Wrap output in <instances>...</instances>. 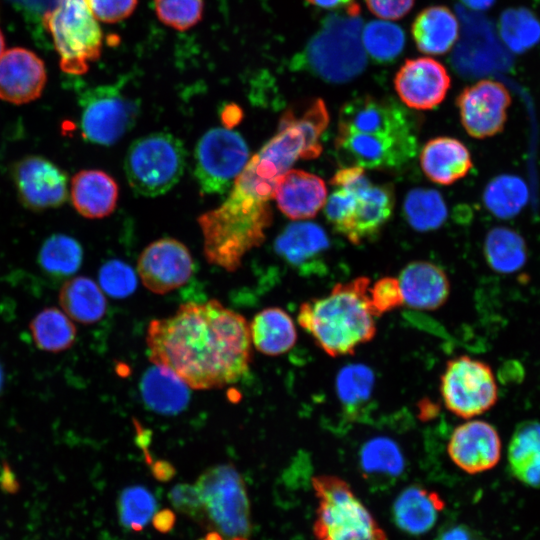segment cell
I'll return each instance as SVG.
<instances>
[{"instance_id": "obj_2", "label": "cell", "mask_w": 540, "mask_h": 540, "mask_svg": "<svg viewBox=\"0 0 540 540\" xmlns=\"http://www.w3.org/2000/svg\"><path fill=\"white\" fill-rule=\"evenodd\" d=\"M369 286L368 277H358L301 304L298 324L327 355H352L375 337L377 317L369 303Z\"/></svg>"}, {"instance_id": "obj_56", "label": "cell", "mask_w": 540, "mask_h": 540, "mask_svg": "<svg viewBox=\"0 0 540 540\" xmlns=\"http://www.w3.org/2000/svg\"><path fill=\"white\" fill-rule=\"evenodd\" d=\"M465 6L474 10H485L493 5L495 0H461Z\"/></svg>"}, {"instance_id": "obj_46", "label": "cell", "mask_w": 540, "mask_h": 540, "mask_svg": "<svg viewBox=\"0 0 540 540\" xmlns=\"http://www.w3.org/2000/svg\"><path fill=\"white\" fill-rule=\"evenodd\" d=\"M368 298L376 317L404 304L399 281L394 277H383L369 286Z\"/></svg>"}, {"instance_id": "obj_13", "label": "cell", "mask_w": 540, "mask_h": 540, "mask_svg": "<svg viewBox=\"0 0 540 540\" xmlns=\"http://www.w3.org/2000/svg\"><path fill=\"white\" fill-rule=\"evenodd\" d=\"M80 106L82 135L95 144H114L136 120V103L112 86L87 90L80 98Z\"/></svg>"}, {"instance_id": "obj_22", "label": "cell", "mask_w": 540, "mask_h": 540, "mask_svg": "<svg viewBox=\"0 0 540 540\" xmlns=\"http://www.w3.org/2000/svg\"><path fill=\"white\" fill-rule=\"evenodd\" d=\"M273 198L288 218L309 219L325 205L327 188L320 177L303 170L290 169L277 180Z\"/></svg>"}, {"instance_id": "obj_42", "label": "cell", "mask_w": 540, "mask_h": 540, "mask_svg": "<svg viewBox=\"0 0 540 540\" xmlns=\"http://www.w3.org/2000/svg\"><path fill=\"white\" fill-rule=\"evenodd\" d=\"M373 371L363 364L343 367L336 378V391L345 406H356L367 401L374 386Z\"/></svg>"}, {"instance_id": "obj_9", "label": "cell", "mask_w": 540, "mask_h": 540, "mask_svg": "<svg viewBox=\"0 0 540 540\" xmlns=\"http://www.w3.org/2000/svg\"><path fill=\"white\" fill-rule=\"evenodd\" d=\"M186 151L177 137L156 132L136 139L129 147L124 169L129 185L139 195L168 192L182 177Z\"/></svg>"}, {"instance_id": "obj_57", "label": "cell", "mask_w": 540, "mask_h": 540, "mask_svg": "<svg viewBox=\"0 0 540 540\" xmlns=\"http://www.w3.org/2000/svg\"><path fill=\"white\" fill-rule=\"evenodd\" d=\"M200 540H248L246 537H233V538H224L219 533L215 531H210L203 539Z\"/></svg>"}, {"instance_id": "obj_34", "label": "cell", "mask_w": 540, "mask_h": 540, "mask_svg": "<svg viewBox=\"0 0 540 540\" xmlns=\"http://www.w3.org/2000/svg\"><path fill=\"white\" fill-rule=\"evenodd\" d=\"M484 255L494 271L514 273L526 263L527 246L516 231L507 227H495L486 235Z\"/></svg>"}, {"instance_id": "obj_37", "label": "cell", "mask_w": 540, "mask_h": 540, "mask_svg": "<svg viewBox=\"0 0 540 540\" xmlns=\"http://www.w3.org/2000/svg\"><path fill=\"white\" fill-rule=\"evenodd\" d=\"M403 211L409 225L419 232L439 228L448 216L441 194L429 188H415L408 192Z\"/></svg>"}, {"instance_id": "obj_39", "label": "cell", "mask_w": 540, "mask_h": 540, "mask_svg": "<svg viewBox=\"0 0 540 540\" xmlns=\"http://www.w3.org/2000/svg\"><path fill=\"white\" fill-rule=\"evenodd\" d=\"M499 32L505 44L520 53L540 41V22L526 8H510L501 14Z\"/></svg>"}, {"instance_id": "obj_7", "label": "cell", "mask_w": 540, "mask_h": 540, "mask_svg": "<svg viewBox=\"0 0 540 540\" xmlns=\"http://www.w3.org/2000/svg\"><path fill=\"white\" fill-rule=\"evenodd\" d=\"M202 524L224 538L246 537L251 530L250 503L245 483L231 464L205 470L195 482Z\"/></svg>"}, {"instance_id": "obj_33", "label": "cell", "mask_w": 540, "mask_h": 540, "mask_svg": "<svg viewBox=\"0 0 540 540\" xmlns=\"http://www.w3.org/2000/svg\"><path fill=\"white\" fill-rule=\"evenodd\" d=\"M29 329L34 344L45 352L65 351L76 339V327L72 319L56 307H47L36 314Z\"/></svg>"}, {"instance_id": "obj_41", "label": "cell", "mask_w": 540, "mask_h": 540, "mask_svg": "<svg viewBox=\"0 0 540 540\" xmlns=\"http://www.w3.org/2000/svg\"><path fill=\"white\" fill-rule=\"evenodd\" d=\"M362 469L369 474L397 476L404 469V458L398 445L386 437L366 442L360 452Z\"/></svg>"}, {"instance_id": "obj_24", "label": "cell", "mask_w": 540, "mask_h": 540, "mask_svg": "<svg viewBox=\"0 0 540 540\" xmlns=\"http://www.w3.org/2000/svg\"><path fill=\"white\" fill-rule=\"evenodd\" d=\"M69 193L71 203L80 215L89 219H100L114 211L118 186L106 172L86 169L72 177Z\"/></svg>"}, {"instance_id": "obj_10", "label": "cell", "mask_w": 540, "mask_h": 540, "mask_svg": "<svg viewBox=\"0 0 540 540\" xmlns=\"http://www.w3.org/2000/svg\"><path fill=\"white\" fill-rule=\"evenodd\" d=\"M440 392L445 407L464 419L485 413L498 399V386L491 367L467 355L446 362Z\"/></svg>"}, {"instance_id": "obj_17", "label": "cell", "mask_w": 540, "mask_h": 540, "mask_svg": "<svg viewBox=\"0 0 540 540\" xmlns=\"http://www.w3.org/2000/svg\"><path fill=\"white\" fill-rule=\"evenodd\" d=\"M335 147L351 166L393 169L406 163L416 152V135L378 136L339 132Z\"/></svg>"}, {"instance_id": "obj_50", "label": "cell", "mask_w": 540, "mask_h": 540, "mask_svg": "<svg viewBox=\"0 0 540 540\" xmlns=\"http://www.w3.org/2000/svg\"><path fill=\"white\" fill-rule=\"evenodd\" d=\"M60 0H9L26 19L34 23H41L44 17L51 12Z\"/></svg>"}, {"instance_id": "obj_3", "label": "cell", "mask_w": 540, "mask_h": 540, "mask_svg": "<svg viewBox=\"0 0 540 540\" xmlns=\"http://www.w3.org/2000/svg\"><path fill=\"white\" fill-rule=\"evenodd\" d=\"M232 188L217 208L198 217L207 261L229 272L237 270L243 257L265 240L272 222L268 203Z\"/></svg>"}, {"instance_id": "obj_58", "label": "cell", "mask_w": 540, "mask_h": 540, "mask_svg": "<svg viewBox=\"0 0 540 540\" xmlns=\"http://www.w3.org/2000/svg\"><path fill=\"white\" fill-rule=\"evenodd\" d=\"M4 48H5L4 36L2 34V31L0 30V56L5 51Z\"/></svg>"}, {"instance_id": "obj_43", "label": "cell", "mask_w": 540, "mask_h": 540, "mask_svg": "<svg viewBox=\"0 0 540 540\" xmlns=\"http://www.w3.org/2000/svg\"><path fill=\"white\" fill-rule=\"evenodd\" d=\"M158 19L173 29L184 31L202 18L203 0H153Z\"/></svg>"}, {"instance_id": "obj_47", "label": "cell", "mask_w": 540, "mask_h": 540, "mask_svg": "<svg viewBox=\"0 0 540 540\" xmlns=\"http://www.w3.org/2000/svg\"><path fill=\"white\" fill-rule=\"evenodd\" d=\"M94 17L104 23H116L129 17L138 0H87Z\"/></svg>"}, {"instance_id": "obj_31", "label": "cell", "mask_w": 540, "mask_h": 540, "mask_svg": "<svg viewBox=\"0 0 540 540\" xmlns=\"http://www.w3.org/2000/svg\"><path fill=\"white\" fill-rule=\"evenodd\" d=\"M140 389L145 404L164 415L179 413L189 401L187 384L172 371L158 365L145 372Z\"/></svg>"}, {"instance_id": "obj_32", "label": "cell", "mask_w": 540, "mask_h": 540, "mask_svg": "<svg viewBox=\"0 0 540 540\" xmlns=\"http://www.w3.org/2000/svg\"><path fill=\"white\" fill-rule=\"evenodd\" d=\"M59 303L72 320L82 324L100 321L107 309L102 289L91 278L85 276L73 277L62 285Z\"/></svg>"}, {"instance_id": "obj_54", "label": "cell", "mask_w": 540, "mask_h": 540, "mask_svg": "<svg viewBox=\"0 0 540 540\" xmlns=\"http://www.w3.org/2000/svg\"><path fill=\"white\" fill-rule=\"evenodd\" d=\"M154 525L160 531H167L172 528L174 524V515L170 511H162V513H156L153 517Z\"/></svg>"}, {"instance_id": "obj_21", "label": "cell", "mask_w": 540, "mask_h": 540, "mask_svg": "<svg viewBox=\"0 0 540 540\" xmlns=\"http://www.w3.org/2000/svg\"><path fill=\"white\" fill-rule=\"evenodd\" d=\"M47 81L44 62L36 53L22 47L5 50L0 56V98L12 104H25L42 94Z\"/></svg>"}, {"instance_id": "obj_52", "label": "cell", "mask_w": 540, "mask_h": 540, "mask_svg": "<svg viewBox=\"0 0 540 540\" xmlns=\"http://www.w3.org/2000/svg\"><path fill=\"white\" fill-rule=\"evenodd\" d=\"M419 418L423 421H428L433 419L439 413L438 404L434 403L430 399H422L418 403Z\"/></svg>"}, {"instance_id": "obj_30", "label": "cell", "mask_w": 540, "mask_h": 540, "mask_svg": "<svg viewBox=\"0 0 540 540\" xmlns=\"http://www.w3.org/2000/svg\"><path fill=\"white\" fill-rule=\"evenodd\" d=\"M251 343L269 356L288 352L297 341V330L291 316L282 308L269 307L257 313L249 325Z\"/></svg>"}, {"instance_id": "obj_12", "label": "cell", "mask_w": 540, "mask_h": 540, "mask_svg": "<svg viewBox=\"0 0 540 540\" xmlns=\"http://www.w3.org/2000/svg\"><path fill=\"white\" fill-rule=\"evenodd\" d=\"M330 183L355 193L354 211L344 236L355 245L376 237L393 212V187L390 184H373L364 168L359 166L339 169Z\"/></svg>"}, {"instance_id": "obj_16", "label": "cell", "mask_w": 540, "mask_h": 540, "mask_svg": "<svg viewBox=\"0 0 540 540\" xmlns=\"http://www.w3.org/2000/svg\"><path fill=\"white\" fill-rule=\"evenodd\" d=\"M511 95L504 84L480 80L464 88L457 98L461 123L473 138L484 139L503 131Z\"/></svg>"}, {"instance_id": "obj_51", "label": "cell", "mask_w": 540, "mask_h": 540, "mask_svg": "<svg viewBox=\"0 0 540 540\" xmlns=\"http://www.w3.org/2000/svg\"><path fill=\"white\" fill-rule=\"evenodd\" d=\"M310 5L322 9H343L348 11L358 5L355 0H306Z\"/></svg>"}, {"instance_id": "obj_8", "label": "cell", "mask_w": 540, "mask_h": 540, "mask_svg": "<svg viewBox=\"0 0 540 540\" xmlns=\"http://www.w3.org/2000/svg\"><path fill=\"white\" fill-rule=\"evenodd\" d=\"M52 37L63 72L81 75L102 50V32L87 0H60L42 21Z\"/></svg>"}, {"instance_id": "obj_27", "label": "cell", "mask_w": 540, "mask_h": 540, "mask_svg": "<svg viewBox=\"0 0 540 540\" xmlns=\"http://www.w3.org/2000/svg\"><path fill=\"white\" fill-rule=\"evenodd\" d=\"M328 248L325 230L312 222L292 223L275 240L277 254L303 271L318 264Z\"/></svg>"}, {"instance_id": "obj_36", "label": "cell", "mask_w": 540, "mask_h": 540, "mask_svg": "<svg viewBox=\"0 0 540 540\" xmlns=\"http://www.w3.org/2000/svg\"><path fill=\"white\" fill-rule=\"evenodd\" d=\"M83 249L80 243L65 234H53L42 244L38 264L48 275L63 278L73 275L80 268Z\"/></svg>"}, {"instance_id": "obj_6", "label": "cell", "mask_w": 540, "mask_h": 540, "mask_svg": "<svg viewBox=\"0 0 540 540\" xmlns=\"http://www.w3.org/2000/svg\"><path fill=\"white\" fill-rule=\"evenodd\" d=\"M317 499L315 540H388L369 509L351 486L335 475L311 479Z\"/></svg>"}, {"instance_id": "obj_19", "label": "cell", "mask_w": 540, "mask_h": 540, "mask_svg": "<svg viewBox=\"0 0 540 540\" xmlns=\"http://www.w3.org/2000/svg\"><path fill=\"white\" fill-rule=\"evenodd\" d=\"M502 443L497 429L483 420H468L450 435L447 453L451 461L468 474L494 468L501 458Z\"/></svg>"}, {"instance_id": "obj_40", "label": "cell", "mask_w": 540, "mask_h": 540, "mask_svg": "<svg viewBox=\"0 0 540 540\" xmlns=\"http://www.w3.org/2000/svg\"><path fill=\"white\" fill-rule=\"evenodd\" d=\"M156 508L154 495L142 486L125 488L118 499L120 523L131 531L142 530L153 519Z\"/></svg>"}, {"instance_id": "obj_23", "label": "cell", "mask_w": 540, "mask_h": 540, "mask_svg": "<svg viewBox=\"0 0 540 540\" xmlns=\"http://www.w3.org/2000/svg\"><path fill=\"white\" fill-rule=\"evenodd\" d=\"M404 304L432 311L440 308L450 294V283L445 272L437 265L415 261L406 265L398 278Z\"/></svg>"}, {"instance_id": "obj_14", "label": "cell", "mask_w": 540, "mask_h": 540, "mask_svg": "<svg viewBox=\"0 0 540 540\" xmlns=\"http://www.w3.org/2000/svg\"><path fill=\"white\" fill-rule=\"evenodd\" d=\"M20 203L31 211L60 207L68 198L67 173L53 161L40 155H27L10 170Z\"/></svg>"}, {"instance_id": "obj_25", "label": "cell", "mask_w": 540, "mask_h": 540, "mask_svg": "<svg viewBox=\"0 0 540 540\" xmlns=\"http://www.w3.org/2000/svg\"><path fill=\"white\" fill-rule=\"evenodd\" d=\"M445 505L438 492L414 485L406 487L397 496L392 515L399 529L418 536L434 527Z\"/></svg>"}, {"instance_id": "obj_55", "label": "cell", "mask_w": 540, "mask_h": 540, "mask_svg": "<svg viewBox=\"0 0 540 540\" xmlns=\"http://www.w3.org/2000/svg\"><path fill=\"white\" fill-rule=\"evenodd\" d=\"M440 540H473V539L465 529L455 527L450 530H447L442 535Z\"/></svg>"}, {"instance_id": "obj_5", "label": "cell", "mask_w": 540, "mask_h": 540, "mask_svg": "<svg viewBox=\"0 0 540 540\" xmlns=\"http://www.w3.org/2000/svg\"><path fill=\"white\" fill-rule=\"evenodd\" d=\"M361 33L359 5L328 16L307 43L300 64L327 82L345 83L356 78L366 66Z\"/></svg>"}, {"instance_id": "obj_38", "label": "cell", "mask_w": 540, "mask_h": 540, "mask_svg": "<svg viewBox=\"0 0 540 540\" xmlns=\"http://www.w3.org/2000/svg\"><path fill=\"white\" fill-rule=\"evenodd\" d=\"M364 50L377 62L387 63L397 58L405 45V34L400 26L385 20L370 21L362 29Z\"/></svg>"}, {"instance_id": "obj_15", "label": "cell", "mask_w": 540, "mask_h": 540, "mask_svg": "<svg viewBox=\"0 0 540 540\" xmlns=\"http://www.w3.org/2000/svg\"><path fill=\"white\" fill-rule=\"evenodd\" d=\"M339 132L378 136L414 135L410 113L395 99L371 95L357 96L340 109Z\"/></svg>"}, {"instance_id": "obj_20", "label": "cell", "mask_w": 540, "mask_h": 540, "mask_svg": "<svg viewBox=\"0 0 540 540\" xmlns=\"http://www.w3.org/2000/svg\"><path fill=\"white\" fill-rule=\"evenodd\" d=\"M451 84L446 68L430 57L407 59L394 77V87L409 108L429 110L445 98Z\"/></svg>"}, {"instance_id": "obj_48", "label": "cell", "mask_w": 540, "mask_h": 540, "mask_svg": "<svg viewBox=\"0 0 540 540\" xmlns=\"http://www.w3.org/2000/svg\"><path fill=\"white\" fill-rule=\"evenodd\" d=\"M174 508L202 524L201 503L195 484H177L169 492Z\"/></svg>"}, {"instance_id": "obj_11", "label": "cell", "mask_w": 540, "mask_h": 540, "mask_svg": "<svg viewBox=\"0 0 540 540\" xmlns=\"http://www.w3.org/2000/svg\"><path fill=\"white\" fill-rule=\"evenodd\" d=\"M194 175L202 193L223 194L249 161L243 137L226 127L208 130L198 141Z\"/></svg>"}, {"instance_id": "obj_53", "label": "cell", "mask_w": 540, "mask_h": 540, "mask_svg": "<svg viewBox=\"0 0 540 540\" xmlns=\"http://www.w3.org/2000/svg\"><path fill=\"white\" fill-rule=\"evenodd\" d=\"M241 110L236 105H228L222 113V119L226 128L236 125L241 119Z\"/></svg>"}, {"instance_id": "obj_4", "label": "cell", "mask_w": 540, "mask_h": 540, "mask_svg": "<svg viewBox=\"0 0 540 540\" xmlns=\"http://www.w3.org/2000/svg\"><path fill=\"white\" fill-rule=\"evenodd\" d=\"M329 123V113L320 98L306 105L301 114L286 111L278 132L249 159L245 170L276 185L277 180L299 159H315L322 152L320 137Z\"/></svg>"}, {"instance_id": "obj_28", "label": "cell", "mask_w": 540, "mask_h": 540, "mask_svg": "<svg viewBox=\"0 0 540 540\" xmlns=\"http://www.w3.org/2000/svg\"><path fill=\"white\" fill-rule=\"evenodd\" d=\"M512 475L531 488L540 489V422L525 420L516 425L507 447Z\"/></svg>"}, {"instance_id": "obj_44", "label": "cell", "mask_w": 540, "mask_h": 540, "mask_svg": "<svg viewBox=\"0 0 540 540\" xmlns=\"http://www.w3.org/2000/svg\"><path fill=\"white\" fill-rule=\"evenodd\" d=\"M98 279L102 291L114 298L131 295L137 286L134 270L125 262L115 259L102 265Z\"/></svg>"}, {"instance_id": "obj_26", "label": "cell", "mask_w": 540, "mask_h": 540, "mask_svg": "<svg viewBox=\"0 0 540 540\" xmlns=\"http://www.w3.org/2000/svg\"><path fill=\"white\" fill-rule=\"evenodd\" d=\"M420 164L432 182L450 185L467 175L472 168V159L461 141L451 137H436L422 148Z\"/></svg>"}, {"instance_id": "obj_18", "label": "cell", "mask_w": 540, "mask_h": 540, "mask_svg": "<svg viewBox=\"0 0 540 540\" xmlns=\"http://www.w3.org/2000/svg\"><path fill=\"white\" fill-rule=\"evenodd\" d=\"M193 259L187 247L172 238L149 244L141 253L137 269L144 286L156 294H165L188 282Z\"/></svg>"}, {"instance_id": "obj_1", "label": "cell", "mask_w": 540, "mask_h": 540, "mask_svg": "<svg viewBox=\"0 0 540 540\" xmlns=\"http://www.w3.org/2000/svg\"><path fill=\"white\" fill-rule=\"evenodd\" d=\"M146 343L154 365L196 390L237 382L252 359L249 324L218 300L185 303L174 315L152 320Z\"/></svg>"}, {"instance_id": "obj_59", "label": "cell", "mask_w": 540, "mask_h": 540, "mask_svg": "<svg viewBox=\"0 0 540 540\" xmlns=\"http://www.w3.org/2000/svg\"><path fill=\"white\" fill-rule=\"evenodd\" d=\"M2 385H3V372H2V368L0 366V391H1Z\"/></svg>"}, {"instance_id": "obj_35", "label": "cell", "mask_w": 540, "mask_h": 540, "mask_svg": "<svg viewBox=\"0 0 540 540\" xmlns=\"http://www.w3.org/2000/svg\"><path fill=\"white\" fill-rule=\"evenodd\" d=\"M526 183L515 175H500L485 187L483 202L495 217L510 219L520 213L528 202Z\"/></svg>"}, {"instance_id": "obj_49", "label": "cell", "mask_w": 540, "mask_h": 540, "mask_svg": "<svg viewBox=\"0 0 540 540\" xmlns=\"http://www.w3.org/2000/svg\"><path fill=\"white\" fill-rule=\"evenodd\" d=\"M368 9L384 20L404 17L413 7L414 0H365Z\"/></svg>"}, {"instance_id": "obj_29", "label": "cell", "mask_w": 540, "mask_h": 540, "mask_svg": "<svg viewBox=\"0 0 540 540\" xmlns=\"http://www.w3.org/2000/svg\"><path fill=\"white\" fill-rule=\"evenodd\" d=\"M412 36L417 48L429 55L448 52L457 41L459 23L454 13L445 6H430L414 19Z\"/></svg>"}, {"instance_id": "obj_45", "label": "cell", "mask_w": 540, "mask_h": 540, "mask_svg": "<svg viewBox=\"0 0 540 540\" xmlns=\"http://www.w3.org/2000/svg\"><path fill=\"white\" fill-rule=\"evenodd\" d=\"M336 189L326 199L324 213L334 229L345 235L355 207V193L343 187Z\"/></svg>"}]
</instances>
